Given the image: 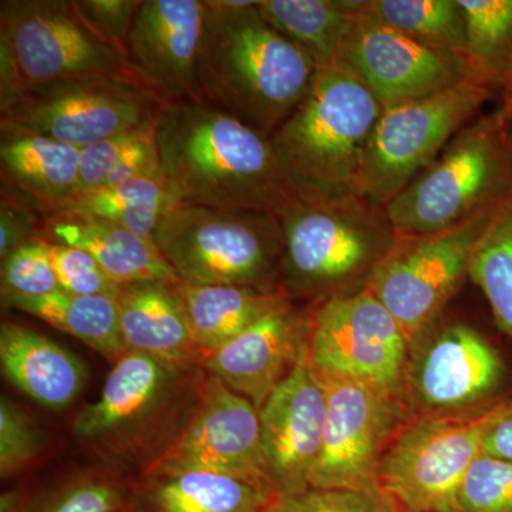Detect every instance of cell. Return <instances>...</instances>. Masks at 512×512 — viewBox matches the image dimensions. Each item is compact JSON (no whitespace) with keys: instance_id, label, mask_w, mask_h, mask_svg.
Masks as SVG:
<instances>
[{"instance_id":"obj_1","label":"cell","mask_w":512,"mask_h":512,"mask_svg":"<svg viewBox=\"0 0 512 512\" xmlns=\"http://www.w3.org/2000/svg\"><path fill=\"white\" fill-rule=\"evenodd\" d=\"M259 0H204L202 99L271 137L311 90L318 66L269 25Z\"/></svg>"},{"instance_id":"obj_2","label":"cell","mask_w":512,"mask_h":512,"mask_svg":"<svg viewBox=\"0 0 512 512\" xmlns=\"http://www.w3.org/2000/svg\"><path fill=\"white\" fill-rule=\"evenodd\" d=\"M156 140L183 204L278 215L293 198L269 138L204 99L164 106Z\"/></svg>"},{"instance_id":"obj_3","label":"cell","mask_w":512,"mask_h":512,"mask_svg":"<svg viewBox=\"0 0 512 512\" xmlns=\"http://www.w3.org/2000/svg\"><path fill=\"white\" fill-rule=\"evenodd\" d=\"M380 101L345 63L319 67L311 90L269 137L293 197L338 201L357 195Z\"/></svg>"},{"instance_id":"obj_4","label":"cell","mask_w":512,"mask_h":512,"mask_svg":"<svg viewBox=\"0 0 512 512\" xmlns=\"http://www.w3.org/2000/svg\"><path fill=\"white\" fill-rule=\"evenodd\" d=\"M512 198V120L501 107L471 121L384 205L397 237L457 227Z\"/></svg>"},{"instance_id":"obj_5","label":"cell","mask_w":512,"mask_h":512,"mask_svg":"<svg viewBox=\"0 0 512 512\" xmlns=\"http://www.w3.org/2000/svg\"><path fill=\"white\" fill-rule=\"evenodd\" d=\"M512 410V399L457 413L413 414L384 450L380 495L394 512H460L458 491L483 453L488 431Z\"/></svg>"},{"instance_id":"obj_6","label":"cell","mask_w":512,"mask_h":512,"mask_svg":"<svg viewBox=\"0 0 512 512\" xmlns=\"http://www.w3.org/2000/svg\"><path fill=\"white\" fill-rule=\"evenodd\" d=\"M154 242L181 284L251 286L275 292L284 232L274 212L180 204L158 225Z\"/></svg>"},{"instance_id":"obj_7","label":"cell","mask_w":512,"mask_h":512,"mask_svg":"<svg viewBox=\"0 0 512 512\" xmlns=\"http://www.w3.org/2000/svg\"><path fill=\"white\" fill-rule=\"evenodd\" d=\"M289 288L330 292L365 279L392 251L397 234L382 205L353 195L338 201L293 197L278 214Z\"/></svg>"},{"instance_id":"obj_8","label":"cell","mask_w":512,"mask_h":512,"mask_svg":"<svg viewBox=\"0 0 512 512\" xmlns=\"http://www.w3.org/2000/svg\"><path fill=\"white\" fill-rule=\"evenodd\" d=\"M103 76L133 74L124 56L84 22L74 2L0 3V101L35 84Z\"/></svg>"},{"instance_id":"obj_9","label":"cell","mask_w":512,"mask_h":512,"mask_svg":"<svg viewBox=\"0 0 512 512\" xmlns=\"http://www.w3.org/2000/svg\"><path fill=\"white\" fill-rule=\"evenodd\" d=\"M507 202L446 231L397 237L392 251L367 278L365 288L399 322L410 352L429 335L431 326L470 275L478 242Z\"/></svg>"},{"instance_id":"obj_10","label":"cell","mask_w":512,"mask_h":512,"mask_svg":"<svg viewBox=\"0 0 512 512\" xmlns=\"http://www.w3.org/2000/svg\"><path fill=\"white\" fill-rule=\"evenodd\" d=\"M164 104L133 76L35 84L0 101V128L52 138L82 150L160 116Z\"/></svg>"},{"instance_id":"obj_11","label":"cell","mask_w":512,"mask_h":512,"mask_svg":"<svg viewBox=\"0 0 512 512\" xmlns=\"http://www.w3.org/2000/svg\"><path fill=\"white\" fill-rule=\"evenodd\" d=\"M493 93L483 80L474 79L383 107L363 157L357 195L384 207L439 157Z\"/></svg>"},{"instance_id":"obj_12","label":"cell","mask_w":512,"mask_h":512,"mask_svg":"<svg viewBox=\"0 0 512 512\" xmlns=\"http://www.w3.org/2000/svg\"><path fill=\"white\" fill-rule=\"evenodd\" d=\"M309 356L316 376L356 380L406 399L409 342L399 322L367 288L329 296L316 306Z\"/></svg>"},{"instance_id":"obj_13","label":"cell","mask_w":512,"mask_h":512,"mask_svg":"<svg viewBox=\"0 0 512 512\" xmlns=\"http://www.w3.org/2000/svg\"><path fill=\"white\" fill-rule=\"evenodd\" d=\"M318 379L328 396V419L309 487L359 491L382 498L377 471L390 440L410 417L406 399L356 380Z\"/></svg>"},{"instance_id":"obj_14","label":"cell","mask_w":512,"mask_h":512,"mask_svg":"<svg viewBox=\"0 0 512 512\" xmlns=\"http://www.w3.org/2000/svg\"><path fill=\"white\" fill-rule=\"evenodd\" d=\"M363 3L338 60L366 84L383 107L424 99L468 80H483L466 57L423 45L377 22L363 10Z\"/></svg>"},{"instance_id":"obj_15","label":"cell","mask_w":512,"mask_h":512,"mask_svg":"<svg viewBox=\"0 0 512 512\" xmlns=\"http://www.w3.org/2000/svg\"><path fill=\"white\" fill-rule=\"evenodd\" d=\"M180 471L231 474L275 493L266 473L259 410L218 377L208 379L187 429L151 467L156 476Z\"/></svg>"},{"instance_id":"obj_16","label":"cell","mask_w":512,"mask_h":512,"mask_svg":"<svg viewBox=\"0 0 512 512\" xmlns=\"http://www.w3.org/2000/svg\"><path fill=\"white\" fill-rule=\"evenodd\" d=\"M407 365L404 392L416 413H457L483 406L503 383L505 366L478 330L456 323L424 336Z\"/></svg>"},{"instance_id":"obj_17","label":"cell","mask_w":512,"mask_h":512,"mask_svg":"<svg viewBox=\"0 0 512 512\" xmlns=\"http://www.w3.org/2000/svg\"><path fill=\"white\" fill-rule=\"evenodd\" d=\"M328 419V396L313 372L309 342L292 372L259 409L266 473L275 495L309 488Z\"/></svg>"},{"instance_id":"obj_18","label":"cell","mask_w":512,"mask_h":512,"mask_svg":"<svg viewBox=\"0 0 512 512\" xmlns=\"http://www.w3.org/2000/svg\"><path fill=\"white\" fill-rule=\"evenodd\" d=\"M204 0H141L127 47L131 74L164 106L202 100Z\"/></svg>"},{"instance_id":"obj_19","label":"cell","mask_w":512,"mask_h":512,"mask_svg":"<svg viewBox=\"0 0 512 512\" xmlns=\"http://www.w3.org/2000/svg\"><path fill=\"white\" fill-rule=\"evenodd\" d=\"M309 332L311 316L286 301L208 356L205 367L259 410L298 363Z\"/></svg>"},{"instance_id":"obj_20","label":"cell","mask_w":512,"mask_h":512,"mask_svg":"<svg viewBox=\"0 0 512 512\" xmlns=\"http://www.w3.org/2000/svg\"><path fill=\"white\" fill-rule=\"evenodd\" d=\"M177 285L147 281L121 286L117 308L126 352L153 357L181 372L202 352L192 338Z\"/></svg>"},{"instance_id":"obj_21","label":"cell","mask_w":512,"mask_h":512,"mask_svg":"<svg viewBox=\"0 0 512 512\" xmlns=\"http://www.w3.org/2000/svg\"><path fill=\"white\" fill-rule=\"evenodd\" d=\"M40 238L89 252L120 286L163 281L181 284L153 238L119 225L74 215L43 217Z\"/></svg>"},{"instance_id":"obj_22","label":"cell","mask_w":512,"mask_h":512,"mask_svg":"<svg viewBox=\"0 0 512 512\" xmlns=\"http://www.w3.org/2000/svg\"><path fill=\"white\" fill-rule=\"evenodd\" d=\"M80 151L52 138L2 128V188L49 214L79 194Z\"/></svg>"},{"instance_id":"obj_23","label":"cell","mask_w":512,"mask_h":512,"mask_svg":"<svg viewBox=\"0 0 512 512\" xmlns=\"http://www.w3.org/2000/svg\"><path fill=\"white\" fill-rule=\"evenodd\" d=\"M175 376L177 370L153 357L126 353L114 363L97 402L77 414L74 433L86 440L106 439L140 423L164 399Z\"/></svg>"},{"instance_id":"obj_24","label":"cell","mask_w":512,"mask_h":512,"mask_svg":"<svg viewBox=\"0 0 512 512\" xmlns=\"http://www.w3.org/2000/svg\"><path fill=\"white\" fill-rule=\"evenodd\" d=\"M0 363L10 382L46 409H66L83 387L84 369L72 353L16 323L0 328Z\"/></svg>"},{"instance_id":"obj_25","label":"cell","mask_w":512,"mask_h":512,"mask_svg":"<svg viewBox=\"0 0 512 512\" xmlns=\"http://www.w3.org/2000/svg\"><path fill=\"white\" fill-rule=\"evenodd\" d=\"M177 289L192 338L207 357L289 301L284 291H262L251 286L178 284Z\"/></svg>"},{"instance_id":"obj_26","label":"cell","mask_w":512,"mask_h":512,"mask_svg":"<svg viewBox=\"0 0 512 512\" xmlns=\"http://www.w3.org/2000/svg\"><path fill=\"white\" fill-rule=\"evenodd\" d=\"M180 204L164 174L140 175L111 187L82 192L43 215H74L119 225L153 238L158 225Z\"/></svg>"},{"instance_id":"obj_27","label":"cell","mask_w":512,"mask_h":512,"mask_svg":"<svg viewBox=\"0 0 512 512\" xmlns=\"http://www.w3.org/2000/svg\"><path fill=\"white\" fill-rule=\"evenodd\" d=\"M2 298L10 308L45 320L106 359L117 362L127 353L120 335L116 298L72 295L63 291L45 296L2 293Z\"/></svg>"},{"instance_id":"obj_28","label":"cell","mask_w":512,"mask_h":512,"mask_svg":"<svg viewBox=\"0 0 512 512\" xmlns=\"http://www.w3.org/2000/svg\"><path fill=\"white\" fill-rule=\"evenodd\" d=\"M363 0H259L258 10L312 57L316 66L336 62Z\"/></svg>"},{"instance_id":"obj_29","label":"cell","mask_w":512,"mask_h":512,"mask_svg":"<svg viewBox=\"0 0 512 512\" xmlns=\"http://www.w3.org/2000/svg\"><path fill=\"white\" fill-rule=\"evenodd\" d=\"M275 493L231 474L180 471L157 476L153 512H265Z\"/></svg>"},{"instance_id":"obj_30","label":"cell","mask_w":512,"mask_h":512,"mask_svg":"<svg viewBox=\"0 0 512 512\" xmlns=\"http://www.w3.org/2000/svg\"><path fill=\"white\" fill-rule=\"evenodd\" d=\"M363 10L423 45L467 59L466 19L458 0H365Z\"/></svg>"},{"instance_id":"obj_31","label":"cell","mask_w":512,"mask_h":512,"mask_svg":"<svg viewBox=\"0 0 512 512\" xmlns=\"http://www.w3.org/2000/svg\"><path fill=\"white\" fill-rule=\"evenodd\" d=\"M157 120L82 148L79 194L140 175L163 174L156 140Z\"/></svg>"},{"instance_id":"obj_32","label":"cell","mask_w":512,"mask_h":512,"mask_svg":"<svg viewBox=\"0 0 512 512\" xmlns=\"http://www.w3.org/2000/svg\"><path fill=\"white\" fill-rule=\"evenodd\" d=\"M466 19V55L478 76L500 92L512 56V0H458Z\"/></svg>"},{"instance_id":"obj_33","label":"cell","mask_w":512,"mask_h":512,"mask_svg":"<svg viewBox=\"0 0 512 512\" xmlns=\"http://www.w3.org/2000/svg\"><path fill=\"white\" fill-rule=\"evenodd\" d=\"M468 278L490 303L497 328L512 339V198L478 242Z\"/></svg>"},{"instance_id":"obj_34","label":"cell","mask_w":512,"mask_h":512,"mask_svg":"<svg viewBox=\"0 0 512 512\" xmlns=\"http://www.w3.org/2000/svg\"><path fill=\"white\" fill-rule=\"evenodd\" d=\"M460 512H512V461L481 454L458 491Z\"/></svg>"},{"instance_id":"obj_35","label":"cell","mask_w":512,"mask_h":512,"mask_svg":"<svg viewBox=\"0 0 512 512\" xmlns=\"http://www.w3.org/2000/svg\"><path fill=\"white\" fill-rule=\"evenodd\" d=\"M62 291L50 254V242L32 238L2 261V293L45 296Z\"/></svg>"},{"instance_id":"obj_36","label":"cell","mask_w":512,"mask_h":512,"mask_svg":"<svg viewBox=\"0 0 512 512\" xmlns=\"http://www.w3.org/2000/svg\"><path fill=\"white\" fill-rule=\"evenodd\" d=\"M53 266L60 289L72 295L119 296L121 286L104 272L89 252L50 242Z\"/></svg>"},{"instance_id":"obj_37","label":"cell","mask_w":512,"mask_h":512,"mask_svg":"<svg viewBox=\"0 0 512 512\" xmlns=\"http://www.w3.org/2000/svg\"><path fill=\"white\" fill-rule=\"evenodd\" d=\"M265 512H394L383 498L338 488H306L275 495Z\"/></svg>"},{"instance_id":"obj_38","label":"cell","mask_w":512,"mask_h":512,"mask_svg":"<svg viewBox=\"0 0 512 512\" xmlns=\"http://www.w3.org/2000/svg\"><path fill=\"white\" fill-rule=\"evenodd\" d=\"M40 434L28 414L12 400L0 399V473H18L39 453Z\"/></svg>"},{"instance_id":"obj_39","label":"cell","mask_w":512,"mask_h":512,"mask_svg":"<svg viewBox=\"0 0 512 512\" xmlns=\"http://www.w3.org/2000/svg\"><path fill=\"white\" fill-rule=\"evenodd\" d=\"M140 3L141 0H74L84 22L124 59Z\"/></svg>"},{"instance_id":"obj_40","label":"cell","mask_w":512,"mask_h":512,"mask_svg":"<svg viewBox=\"0 0 512 512\" xmlns=\"http://www.w3.org/2000/svg\"><path fill=\"white\" fill-rule=\"evenodd\" d=\"M42 212L22 195L2 188L0 201V259H6L16 248L32 238H40Z\"/></svg>"},{"instance_id":"obj_41","label":"cell","mask_w":512,"mask_h":512,"mask_svg":"<svg viewBox=\"0 0 512 512\" xmlns=\"http://www.w3.org/2000/svg\"><path fill=\"white\" fill-rule=\"evenodd\" d=\"M123 491L109 481L90 480L67 488L39 512H123Z\"/></svg>"},{"instance_id":"obj_42","label":"cell","mask_w":512,"mask_h":512,"mask_svg":"<svg viewBox=\"0 0 512 512\" xmlns=\"http://www.w3.org/2000/svg\"><path fill=\"white\" fill-rule=\"evenodd\" d=\"M481 454L512 461V410L488 431Z\"/></svg>"},{"instance_id":"obj_43","label":"cell","mask_w":512,"mask_h":512,"mask_svg":"<svg viewBox=\"0 0 512 512\" xmlns=\"http://www.w3.org/2000/svg\"><path fill=\"white\" fill-rule=\"evenodd\" d=\"M501 104L500 107L507 113L512 120V56L510 64H508L507 73H505L503 86L500 90Z\"/></svg>"}]
</instances>
